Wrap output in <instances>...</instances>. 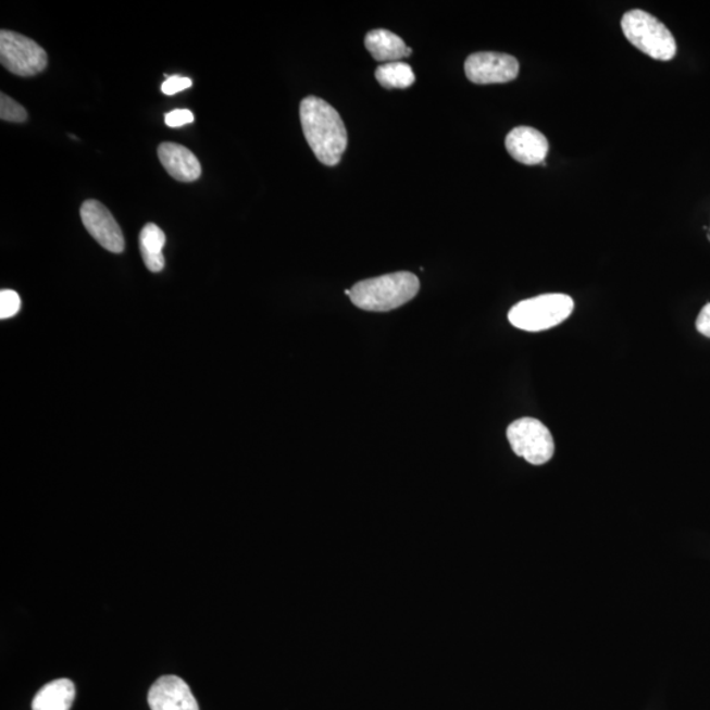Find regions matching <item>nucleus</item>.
Returning a JSON list of instances; mask_svg holds the SVG:
<instances>
[{"label":"nucleus","instance_id":"obj_7","mask_svg":"<svg viewBox=\"0 0 710 710\" xmlns=\"http://www.w3.org/2000/svg\"><path fill=\"white\" fill-rule=\"evenodd\" d=\"M464 72L476 85L507 84L518 78L520 65L513 55L479 52L469 55L464 62Z\"/></svg>","mask_w":710,"mask_h":710},{"label":"nucleus","instance_id":"obj_5","mask_svg":"<svg viewBox=\"0 0 710 710\" xmlns=\"http://www.w3.org/2000/svg\"><path fill=\"white\" fill-rule=\"evenodd\" d=\"M507 438L514 454L536 466L548 463L555 456V439L539 420L523 418L514 421L508 426Z\"/></svg>","mask_w":710,"mask_h":710},{"label":"nucleus","instance_id":"obj_12","mask_svg":"<svg viewBox=\"0 0 710 710\" xmlns=\"http://www.w3.org/2000/svg\"><path fill=\"white\" fill-rule=\"evenodd\" d=\"M364 46L376 61L398 62L412 53L411 48L398 35L389 33L387 29H374L369 33L364 39Z\"/></svg>","mask_w":710,"mask_h":710},{"label":"nucleus","instance_id":"obj_16","mask_svg":"<svg viewBox=\"0 0 710 710\" xmlns=\"http://www.w3.org/2000/svg\"><path fill=\"white\" fill-rule=\"evenodd\" d=\"M0 119L4 122L24 123L28 119V113L16 100L2 92L0 94Z\"/></svg>","mask_w":710,"mask_h":710},{"label":"nucleus","instance_id":"obj_18","mask_svg":"<svg viewBox=\"0 0 710 710\" xmlns=\"http://www.w3.org/2000/svg\"><path fill=\"white\" fill-rule=\"evenodd\" d=\"M166 80L163 82L161 90L165 96H174L180 91L187 90L188 87L192 86V80L190 78L180 77V75H174V77H169L166 75Z\"/></svg>","mask_w":710,"mask_h":710},{"label":"nucleus","instance_id":"obj_8","mask_svg":"<svg viewBox=\"0 0 710 710\" xmlns=\"http://www.w3.org/2000/svg\"><path fill=\"white\" fill-rule=\"evenodd\" d=\"M82 223L96 241L111 253H123L124 236L112 213L98 200H86L80 207Z\"/></svg>","mask_w":710,"mask_h":710},{"label":"nucleus","instance_id":"obj_4","mask_svg":"<svg viewBox=\"0 0 710 710\" xmlns=\"http://www.w3.org/2000/svg\"><path fill=\"white\" fill-rule=\"evenodd\" d=\"M574 311V300L564 294L541 295L520 301L508 313L509 322L521 331L541 332L555 328Z\"/></svg>","mask_w":710,"mask_h":710},{"label":"nucleus","instance_id":"obj_1","mask_svg":"<svg viewBox=\"0 0 710 710\" xmlns=\"http://www.w3.org/2000/svg\"><path fill=\"white\" fill-rule=\"evenodd\" d=\"M304 137L317 160L336 166L348 147V134L339 113L325 100L308 97L300 103Z\"/></svg>","mask_w":710,"mask_h":710},{"label":"nucleus","instance_id":"obj_10","mask_svg":"<svg viewBox=\"0 0 710 710\" xmlns=\"http://www.w3.org/2000/svg\"><path fill=\"white\" fill-rule=\"evenodd\" d=\"M506 148L512 159L524 165L543 163L549 152V141L541 132L532 127H518L509 132Z\"/></svg>","mask_w":710,"mask_h":710},{"label":"nucleus","instance_id":"obj_14","mask_svg":"<svg viewBox=\"0 0 710 710\" xmlns=\"http://www.w3.org/2000/svg\"><path fill=\"white\" fill-rule=\"evenodd\" d=\"M165 244L166 236L159 225L149 223L144 226L140 234V251L144 263L152 273H160L165 267V257L162 253Z\"/></svg>","mask_w":710,"mask_h":710},{"label":"nucleus","instance_id":"obj_2","mask_svg":"<svg viewBox=\"0 0 710 710\" xmlns=\"http://www.w3.org/2000/svg\"><path fill=\"white\" fill-rule=\"evenodd\" d=\"M420 290L418 276L399 272L358 282L351 288L350 300L369 312H388L411 301Z\"/></svg>","mask_w":710,"mask_h":710},{"label":"nucleus","instance_id":"obj_6","mask_svg":"<svg viewBox=\"0 0 710 710\" xmlns=\"http://www.w3.org/2000/svg\"><path fill=\"white\" fill-rule=\"evenodd\" d=\"M0 62L18 77H34L48 66V54L39 43L21 34L2 29Z\"/></svg>","mask_w":710,"mask_h":710},{"label":"nucleus","instance_id":"obj_3","mask_svg":"<svg viewBox=\"0 0 710 710\" xmlns=\"http://www.w3.org/2000/svg\"><path fill=\"white\" fill-rule=\"evenodd\" d=\"M622 33L640 52L658 61L676 55V41L670 29L656 16L643 10H632L622 16Z\"/></svg>","mask_w":710,"mask_h":710},{"label":"nucleus","instance_id":"obj_19","mask_svg":"<svg viewBox=\"0 0 710 710\" xmlns=\"http://www.w3.org/2000/svg\"><path fill=\"white\" fill-rule=\"evenodd\" d=\"M195 121L194 113L190 110H174L166 113L165 123L167 127L179 128Z\"/></svg>","mask_w":710,"mask_h":710},{"label":"nucleus","instance_id":"obj_15","mask_svg":"<svg viewBox=\"0 0 710 710\" xmlns=\"http://www.w3.org/2000/svg\"><path fill=\"white\" fill-rule=\"evenodd\" d=\"M375 77L386 89H408L416 80L412 67L400 61L379 66L376 68Z\"/></svg>","mask_w":710,"mask_h":710},{"label":"nucleus","instance_id":"obj_20","mask_svg":"<svg viewBox=\"0 0 710 710\" xmlns=\"http://www.w3.org/2000/svg\"><path fill=\"white\" fill-rule=\"evenodd\" d=\"M696 328L702 336L710 338V303L702 308L696 320Z\"/></svg>","mask_w":710,"mask_h":710},{"label":"nucleus","instance_id":"obj_11","mask_svg":"<svg viewBox=\"0 0 710 710\" xmlns=\"http://www.w3.org/2000/svg\"><path fill=\"white\" fill-rule=\"evenodd\" d=\"M162 166L179 182H195L202 175V166L190 149L175 142H162L159 147Z\"/></svg>","mask_w":710,"mask_h":710},{"label":"nucleus","instance_id":"obj_13","mask_svg":"<svg viewBox=\"0 0 710 710\" xmlns=\"http://www.w3.org/2000/svg\"><path fill=\"white\" fill-rule=\"evenodd\" d=\"M75 687L68 678H59L43 686L35 696L33 710H71Z\"/></svg>","mask_w":710,"mask_h":710},{"label":"nucleus","instance_id":"obj_9","mask_svg":"<svg viewBox=\"0 0 710 710\" xmlns=\"http://www.w3.org/2000/svg\"><path fill=\"white\" fill-rule=\"evenodd\" d=\"M148 701L152 710H199L190 687L174 675L160 677L150 688Z\"/></svg>","mask_w":710,"mask_h":710},{"label":"nucleus","instance_id":"obj_17","mask_svg":"<svg viewBox=\"0 0 710 710\" xmlns=\"http://www.w3.org/2000/svg\"><path fill=\"white\" fill-rule=\"evenodd\" d=\"M22 300L16 291L2 290L0 292V319H11L21 311Z\"/></svg>","mask_w":710,"mask_h":710}]
</instances>
